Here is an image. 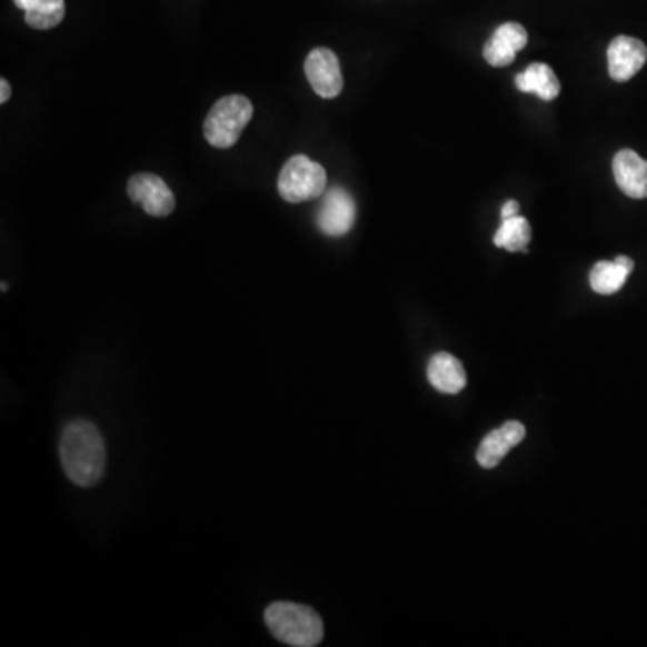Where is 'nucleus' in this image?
Masks as SVG:
<instances>
[{"label":"nucleus","mask_w":647,"mask_h":647,"mask_svg":"<svg viewBox=\"0 0 647 647\" xmlns=\"http://www.w3.org/2000/svg\"><path fill=\"white\" fill-rule=\"evenodd\" d=\"M60 460L67 477L76 486H96L103 477L107 462V450L98 427L83 419L69 422L61 431Z\"/></svg>","instance_id":"nucleus-1"},{"label":"nucleus","mask_w":647,"mask_h":647,"mask_svg":"<svg viewBox=\"0 0 647 647\" xmlns=\"http://www.w3.org/2000/svg\"><path fill=\"white\" fill-rule=\"evenodd\" d=\"M270 634L293 647L319 646L324 638V624L317 611L297 603H273L265 611Z\"/></svg>","instance_id":"nucleus-2"},{"label":"nucleus","mask_w":647,"mask_h":647,"mask_svg":"<svg viewBox=\"0 0 647 647\" xmlns=\"http://www.w3.org/2000/svg\"><path fill=\"white\" fill-rule=\"evenodd\" d=\"M252 116L253 107L249 98L241 94L221 98L203 122L206 141L220 150L232 148L240 141L241 133Z\"/></svg>","instance_id":"nucleus-3"},{"label":"nucleus","mask_w":647,"mask_h":647,"mask_svg":"<svg viewBox=\"0 0 647 647\" xmlns=\"http://www.w3.org/2000/svg\"><path fill=\"white\" fill-rule=\"evenodd\" d=\"M326 186H328L326 169L306 156L288 159L277 179L279 195L282 200L290 203L310 202L322 197Z\"/></svg>","instance_id":"nucleus-4"},{"label":"nucleus","mask_w":647,"mask_h":647,"mask_svg":"<svg viewBox=\"0 0 647 647\" xmlns=\"http://www.w3.org/2000/svg\"><path fill=\"white\" fill-rule=\"evenodd\" d=\"M357 221V202L348 189L331 188L324 192L317 211V226L329 238L348 235Z\"/></svg>","instance_id":"nucleus-5"},{"label":"nucleus","mask_w":647,"mask_h":647,"mask_svg":"<svg viewBox=\"0 0 647 647\" xmlns=\"http://www.w3.org/2000/svg\"><path fill=\"white\" fill-rule=\"evenodd\" d=\"M128 197L133 203H141L153 218H166L173 212L177 200L168 183L153 173L133 175L128 180Z\"/></svg>","instance_id":"nucleus-6"},{"label":"nucleus","mask_w":647,"mask_h":647,"mask_svg":"<svg viewBox=\"0 0 647 647\" xmlns=\"http://www.w3.org/2000/svg\"><path fill=\"white\" fill-rule=\"evenodd\" d=\"M306 78L311 89L324 99L337 98L344 89L342 69L337 54L328 48H317L305 61Z\"/></svg>","instance_id":"nucleus-7"},{"label":"nucleus","mask_w":647,"mask_h":647,"mask_svg":"<svg viewBox=\"0 0 647 647\" xmlns=\"http://www.w3.org/2000/svg\"><path fill=\"white\" fill-rule=\"evenodd\" d=\"M646 43L637 38L620 34L611 40L608 48V71H610L611 80L619 83L631 80L646 66Z\"/></svg>","instance_id":"nucleus-8"},{"label":"nucleus","mask_w":647,"mask_h":647,"mask_svg":"<svg viewBox=\"0 0 647 647\" xmlns=\"http://www.w3.org/2000/svg\"><path fill=\"white\" fill-rule=\"evenodd\" d=\"M529 42V34L524 26L516 22H506L497 28L486 46H484V58L491 67H507L512 63L516 52L526 48Z\"/></svg>","instance_id":"nucleus-9"},{"label":"nucleus","mask_w":647,"mask_h":647,"mask_svg":"<svg viewBox=\"0 0 647 647\" xmlns=\"http://www.w3.org/2000/svg\"><path fill=\"white\" fill-rule=\"evenodd\" d=\"M524 437H526V427L521 422L507 421L506 425L489 431L488 436L484 437L477 450V462L486 469L495 468L502 462L507 451L524 441Z\"/></svg>","instance_id":"nucleus-10"},{"label":"nucleus","mask_w":647,"mask_h":647,"mask_svg":"<svg viewBox=\"0 0 647 647\" xmlns=\"http://www.w3.org/2000/svg\"><path fill=\"white\" fill-rule=\"evenodd\" d=\"M615 182L626 197L647 198V160L634 150H620L614 159Z\"/></svg>","instance_id":"nucleus-11"},{"label":"nucleus","mask_w":647,"mask_h":647,"mask_svg":"<svg viewBox=\"0 0 647 647\" xmlns=\"http://www.w3.org/2000/svg\"><path fill=\"white\" fill-rule=\"evenodd\" d=\"M428 380L442 395H459L466 387L465 367L450 352H436L428 361Z\"/></svg>","instance_id":"nucleus-12"},{"label":"nucleus","mask_w":647,"mask_h":647,"mask_svg":"<svg viewBox=\"0 0 647 647\" xmlns=\"http://www.w3.org/2000/svg\"><path fill=\"white\" fill-rule=\"evenodd\" d=\"M634 268V259L628 258V256H619L614 261H599L596 267L591 268V290L600 296H614L626 285Z\"/></svg>","instance_id":"nucleus-13"},{"label":"nucleus","mask_w":647,"mask_h":647,"mask_svg":"<svg viewBox=\"0 0 647 647\" xmlns=\"http://www.w3.org/2000/svg\"><path fill=\"white\" fill-rule=\"evenodd\" d=\"M516 87L520 92L526 94H536L544 101H553L558 98L561 84H559L558 76L545 63H532L527 67L526 72L516 74Z\"/></svg>","instance_id":"nucleus-14"},{"label":"nucleus","mask_w":647,"mask_h":647,"mask_svg":"<svg viewBox=\"0 0 647 647\" xmlns=\"http://www.w3.org/2000/svg\"><path fill=\"white\" fill-rule=\"evenodd\" d=\"M492 243L509 252H526L527 245L530 243L529 221L520 215L506 218L502 226L498 227Z\"/></svg>","instance_id":"nucleus-15"},{"label":"nucleus","mask_w":647,"mask_h":647,"mask_svg":"<svg viewBox=\"0 0 647 647\" xmlns=\"http://www.w3.org/2000/svg\"><path fill=\"white\" fill-rule=\"evenodd\" d=\"M63 17H66V0H57L42 10L28 11L26 22L38 31H48V29L57 28Z\"/></svg>","instance_id":"nucleus-16"},{"label":"nucleus","mask_w":647,"mask_h":647,"mask_svg":"<svg viewBox=\"0 0 647 647\" xmlns=\"http://www.w3.org/2000/svg\"><path fill=\"white\" fill-rule=\"evenodd\" d=\"M52 2H57V0H14L17 8L24 10L26 13L28 11L42 10L46 6L52 4Z\"/></svg>","instance_id":"nucleus-17"},{"label":"nucleus","mask_w":647,"mask_h":647,"mask_svg":"<svg viewBox=\"0 0 647 647\" xmlns=\"http://www.w3.org/2000/svg\"><path fill=\"white\" fill-rule=\"evenodd\" d=\"M518 212H520V203L516 202V200H509V202L504 203L502 220L511 218V216H518Z\"/></svg>","instance_id":"nucleus-18"},{"label":"nucleus","mask_w":647,"mask_h":647,"mask_svg":"<svg viewBox=\"0 0 647 647\" xmlns=\"http://www.w3.org/2000/svg\"><path fill=\"white\" fill-rule=\"evenodd\" d=\"M11 98V84L8 83V80H0V103L4 104L8 103V99Z\"/></svg>","instance_id":"nucleus-19"}]
</instances>
